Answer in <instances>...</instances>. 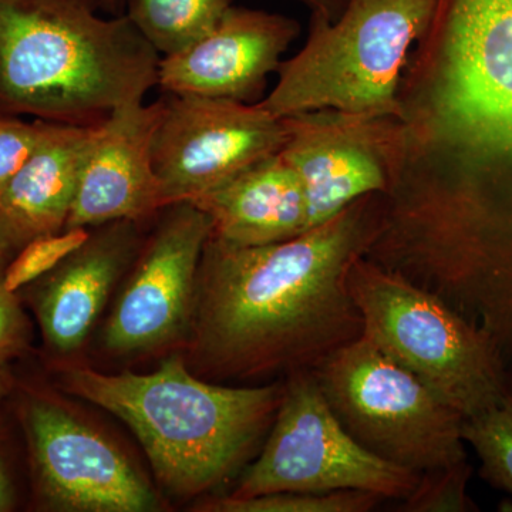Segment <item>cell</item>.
<instances>
[{
  "mask_svg": "<svg viewBox=\"0 0 512 512\" xmlns=\"http://www.w3.org/2000/svg\"><path fill=\"white\" fill-rule=\"evenodd\" d=\"M386 194H370L286 241L208 238L187 336L197 375L248 380L313 370L363 335L349 274L369 251Z\"/></svg>",
  "mask_w": 512,
  "mask_h": 512,
  "instance_id": "6da1fadb",
  "label": "cell"
},
{
  "mask_svg": "<svg viewBox=\"0 0 512 512\" xmlns=\"http://www.w3.org/2000/svg\"><path fill=\"white\" fill-rule=\"evenodd\" d=\"M417 174L413 218L441 285L512 356V46Z\"/></svg>",
  "mask_w": 512,
  "mask_h": 512,
  "instance_id": "7a4b0ae2",
  "label": "cell"
},
{
  "mask_svg": "<svg viewBox=\"0 0 512 512\" xmlns=\"http://www.w3.org/2000/svg\"><path fill=\"white\" fill-rule=\"evenodd\" d=\"M59 384L127 424L160 484L185 498L242 473L266 439L284 392V380L241 387L207 382L177 355L146 375L67 366Z\"/></svg>",
  "mask_w": 512,
  "mask_h": 512,
  "instance_id": "3957f363",
  "label": "cell"
},
{
  "mask_svg": "<svg viewBox=\"0 0 512 512\" xmlns=\"http://www.w3.org/2000/svg\"><path fill=\"white\" fill-rule=\"evenodd\" d=\"M161 56L89 0H0V113L97 124L144 103Z\"/></svg>",
  "mask_w": 512,
  "mask_h": 512,
  "instance_id": "277c9868",
  "label": "cell"
},
{
  "mask_svg": "<svg viewBox=\"0 0 512 512\" xmlns=\"http://www.w3.org/2000/svg\"><path fill=\"white\" fill-rule=\"evenodd\" d=\"M436 0H348L336 20L311 13L305 45L259 101L276 117L339 110L402 120L399 87Z\"/></svg>",
  "mask_w": 512,
  "mask_h": 512,
  "instance_id": "5b68a950",
  "label": "cell"
},
{
  "mask_svg": "<svg viewBox=\"0 0 512 512\" xmlns=\"http://www.w3.org/2000/svg\"><path fill=\"white\" fill-rule=\"evenodd\" d=\"M349 289L363 336L464 419L510 389L512 372L491 336L439 296L366 256L350 269Z\"/></svg>",
  "mask_w": 512,
  "mask_h": 512,
  "instance_id": "8992f818",
  "label": "cell"
},
{
  "mask_svg": "<svg viewBox=\"0 0 512 512\" xmlns=\"http://www.w3.org/2000/svg\"><path fill=\"white\" fill-rule=\"evenodd\" d=\"M313 373L342 426L376 457L416 474L467 460L466 419L365 336Z\"/></svg>",
  "mask_w": 512,
  "mask_h": 512,
  "instance_id": "52a82bcc",
  "label": "cell"
},
{
  "mask_svg": "<svg viewBox=\"0 0 512 512\" xmlns=\"http://www.w3.org/2000/svg\"><path fill=\"white\" fill-rule=\"evenodd\" d=\"M420 474L367 451L330 409L313 370L284 379V392L261 451L242 470L231 497L365 491L402 501Z\"/></svg>",
  "mask_w": 512,
  "mask_h": 512,
  "instance_id": "ba28073f",
  "label": "cell"
},
{
  "mask_svg": "<svg viewBox=\"0 0 512 512\" xmlns=\"http://www.w3.org/2000/svg\"><path fill=\"white\" fill-rule=\"evenodd\" d=\"M160 103L153 164L163 207L197 200L284 144L281 117L259 101L164 93Z\"/></svg>",
  "mask_w": 512,
  "mask_h": 512,
  "instance_id": "9c48e42d",
  "label": "cell"
},
{
  "mask_svg": "<svg viewBox=\"0 0 512 512\" xmlns=\"http://www.w3.org/2000/svg\"><path fill=\"white\" fill-rule=\"evenodd\" d=\"M210 217L192 202L167 205L151 221L103 333L111 355L156 352L187 340Z\"/></svg>",
  "mask_w": 512,
  "mask_h": 512,
  "instance_id": "30bf717a",
  "label": "cell"
},
{
  "mask_svg": "<svg viewBox=\"0 0 512 512\" xmlns=\"http://www.w3.org/2000/svg\"><path fill=\"white\" fill-rule=\"evenodd\" d=\"M279 154L301 183L311 229L370 194H387L403 163L402 120L325 109L282 117ZM306 229V231H308Z\"/></svg>",
  "mask_w": 512,
  "mask_h": 512,
  "instance_id": "8fae6325",
  "label": "cell"
},
{
  "mask_svg": "<svg viewBox=\"0 0 512 512\" xmlns=\"http://www.w3.org/2000/svg\"><path fill=\"white\" fill-rule=\"evenodd\" d=\"M22 421L37 494L49 510H160L156 491L123 451L62 404L29 394Z\"/></svg>",
  "mask_w": 512,
  "mask_h": 512,
  "instance_id": "7c38bea8",
  "label": "cell"
},
{
  "mask_svg": "<svg viewBox=\"0 0 512 512\" xmlns=\"http://www.w3.org/2000/svg\"><path fill=\"white\" fill-rule=\"evenodd\" d=\"M301 33L298 20L232 5L204 37L174 55L161 56L163 93L254 103L268 76Z\"/></svg>",
  "mask_w": 512,
  "mask_h": 512,
  "instance_id": "4fadbf2b",
  "label": "cell"
},
{
  "mask_svg": "<svg viewBox=\"0 0 512 512\" xmlns=\"http://www.w3.org/2000/svg\"><path fill=\"white\" fill-rule=\"evenodd\" d=\"M161 103L123 107L101 121L84 160L67 228L151 222L163 210L153 164Z\"/></svg>",
  "mask_w": 512,
  "mask_h": 512,
  "instance_id": "5bb4252c",
  "label": "cell"
},
{
  "mask_svg": "<svg viewBox=\"0 0 512 512\" xmlns=\"http://www.w3.org/2000/svg\"><path fill=\"white\" fill-rule=\"evenodd\" d=\"M150 224L121 220L90 228L82 247L40 278L33 306L53 353L72 355L82 348L114 286L136 259Z\"/></svg>",
  "mask_w": 512,
  "mask_h": 512,
  "instance_id": "9a60e30c",
  "label": "cell"
},
{
  "mask_svg": "<svg viewBox=\"0 0 512 512\" xmlns=\"http://www.w3.org/2000/svg\"><path fill=\"white\" fill-rule=\"evenodd\" d=\"M35 150L0 190V247L13 255L66 229L77 181L99 124L37 120Z\"/></svg>",
  "mask_w": 512,
  "mask_h": 512,
  "instance_id": "2e32d148",
  "label": "cell"
},
{
  "mask_svg": "<svg viewBox=\"0 0 512 512\" xmlns=\"http://www.w3.org/2000/svg\"><path fill=\"white\" fill-rule=\"evenodd\" d=\"M191 202L210 217L212 238L237 247L275 244L308 229L301 183L279 153Z\"/></svg>",
  "mask_w": 512,
  "mask_h": 512,
  "instance_id": "e0dca14e",
  "label": "cell"
},
{
  "mask_svg": "<svg viewBox=\"0 0 512 512\" xmlns=\"http://www.w3.org/2000/svg\"><path fill=\"white\" fill-rule=\"evenodd\" d=\"M234 0H126L124 15L144 39L168 56L194 45L215 28Z\"/></svg>",
  "mask_w": 512,
  "mask_h": 512,
  "instance_id": "ac0fdd59",
  "label": "cell"
},
{
  "mask_svg": "<svg viewBox=\"0 0 512 512\" xmlns=\"http://www.w3.org/2000/svg\"><path fill=\"white\" fill-rule=\"evenodd\" d=\"M463 440L480 461V477L512 498V384L490 409L464 420Z\"/></svg>",
  "mask_w": 512,
  "mask_h": 512,
  "instance_id": "d6986e66",
  "label": "cell"
},
{
  "mask_svg": "<svg viewBox=\"0 0 512 512\" xmlns=\"http://www.w3.org/2000/svg\"><path fill=\"white\" fill-rule=\"evenodd\" d=\"M379 495L365 491H333V493H268L254 497L211 498L201 505L212 512H369L383 503Z\"/></svg>",
  "mask_w": 512,
  "mask_h": 512,
  "instance_id": "ffe728a7",
  "label": "cell"
},
{
  "mask_svg": "<svg viewBox=\"0 0 512 512\" xmlns=\"http://www.w3.org/2000/svg\"><path fill=\"white\" fill-rule=\"evenodd\" d=\"M89 235V228H67L57 234L33 239L10 259L5 274L6 288L18 293L25 286L39 281L82 247Z\"/></svg>",
  "mask_w": 512,
  "mask_h": 512,
  "instance_id": "44dd1931",
  "label": "cell"
},
{
  "mask_svg": "<svg viewBox=\"0 0 512 512\" xmlns=\"http://www.w3.org/2000/svg\"><path fill=\"white\" fill-rule=\"evenodd\" d=\"M473 471V466L466 460L420 474L419 483L413 493L400 501L399 511H478L477 504L468 495V483Z\"/></svg>",
  "mask_w": 512,
  "mask_h": 512,
  "instance_id": "7402d4cb",
  "label": "cell"
},
{
  "mask_svg": "<svg viewBox=\"0 0 512 512\" xmlns=\"http://www.w3.org/2000/svg\"><path fill=\"white\" fill-rule=\"evenodd\" d=\"M12 252L0 247V363L25 355L30 346V325L16 293L5 285L6 268Z\"/></svg>",
  "mask_w": 512,
  "mask_h": 512,
  "instance_id": "603a6c76",
  "label": "cell"
},
{
  "mask_svg": "<svg viewBox=\"0 0 512 512\" xmlns=\"http://www.w3.org/2000/svg\"><path fill=\"white\" fill-rule=\"evenodd\" d=\"M39 123L20 116L0 113V190L13 177L35 150Z\"/></svg>",
  "mask_w": 512,
  "mask_h": 512,
  "instance_id": "cb8c5ba5",
  "label": "cell"
},
{
  "mask_svg": "<svg viewBox=\"0 0 512 512\" xmlns=\"http://www.w3.org/2000/svg\"><path fill=\"white\" fill-rule=\"evenodd\" d=\"M296 2L305 5L306 8L311 10V13L325 16V18L330 20H336L339 18L342 10L345 9L348 0H296Z\"/></svg>",
  "mask_w": 512,
  "mask_h": 512,
  "instance_id": "d4e9b609",
  "label": "cell"
},
{
  "mask_svg": "<svg viewBox=\"0 0 512 512\" xmlns=\"http://www.w3.org/2000/svg\"><path fill=\"white\" fill-rule=\"evenodd\" d=\"M13 505H15V491H13L5 461L0 456V512L12 510Z\"/></svg>",
  "mask_w": 512,
  "mask_h": 512,
  "instance_id": "484cf974",
  "label": "cell"
},
{
  "mask_svg": "<svg viewBox=\"0 0 512 512\" xmlns=\"http://www.w3.org/2000/svg\"><path fill=\"white\" fill-rule=\"evenodd\" d=\"M89 2L107 16L124 15V9H126V0H89Z\"/></svg>",
  "mask_w": 512,
  "mask_h": 512,
  "instance_id": "4316f807",
  "label": "cell"
},
{
  "mask_svg": "<svg viewBox=\"0 0 512 512\" xmlns=\"http://www.w3.org/2000/svg\"><path fill=\"white\" fill-rule=\"evenodd\" d=\"M13 386L12 375H10L8 365L0 363V403L3 402L6 396L10 393Z\"/></svg>",
  "mask_w": 512,
  "mask_h": 512,
  "instance_id": "83f0119b",
  "label": "cell"
}]
</instances>
